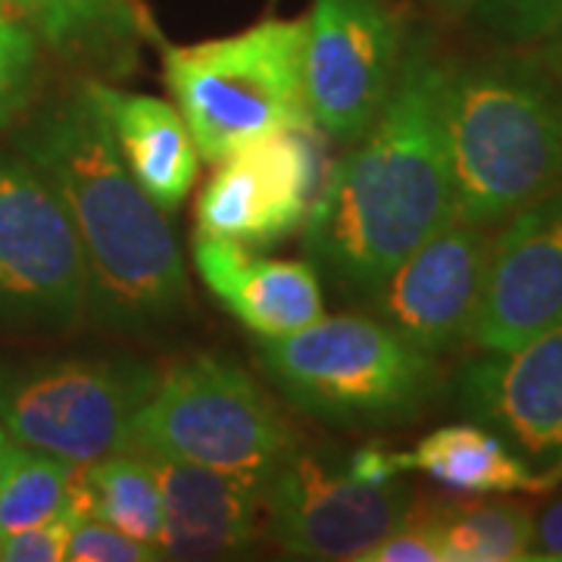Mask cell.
I'll return each instance as SVG.
<instances>
[{"label":"cell","instance_id":"cell-22","mask_svg":"<svg viewBox=\"0 0 562 562\" xmlns=\"http://www.w3.org/2000/svg\"><path fill=\"white\" fill-rule=\"evenodd\" d=\"M38 79V38L20 20L0 13V125L13 120Z\"/></svg>","mask_w":562,"mask_h":562},{"label":"cell","instance_id":"cell-9","mask_svg":"<svg viewBox=\"0 0 562 562\" xmlns=\"http://www.w3.org/2000/svg\"><path fill=\"white\" fill-rule=\"evenodd\" d=\"M413 509L403 475L372 482L347 460L294 450L262 487V519L288 557L357 560L387 538Z\"/></svg>","mask_w":562,"mask_h":562},{"label":"cell","instance_id":"cell-26","mask_svg":"<svg viewBox=\"0 0 562 562\" xmlns=\"http://www.w3.org/2000/svg\"><path fill=\"white\" fill-rule=\"evenodd\" d=\"M360 562H443L441 541L428 513L413 503L409 516L372 550H366Z\"/></svg>","mask_w":562,"mask_h":562},{"label":"cell","instance_id":"cell-21","mask_svg":"<svg viewBox=\"0 0 562 562\" xmlns=\"http://www.w3.org/2000/svg\"><path fill=\"white\" fill-rule=\"evenodd\" d=\"M79 462L25 450L0 484V535L69 516V494Z\"/></svg>","mask_w":562,"mask_h":562},{"label":"cell","instance_id":"cell-11","mask_svg":"<svg viewBox=\"0 0 562 562\" xmlns=\"http://www.w3.org/2000/svg\"><path fill=\"white\" fill-rule=\"evenodd\" d=\"M316 132V125L284 128L222 157L198 198V232L247 247L294 235L325 179Z\"/></svg>","mask_w":562,"mask_h":562},{"label":"cell","instance_id":"cell-13","mask_svg":"<svg viewBox=\"0 0 562 562\" xmlns=\"http://www.w3.org/2000/svg\"><path fill=\"white\" fill-rule=\"evenodd\" d=\"M562 322V184L494 232L469 341L513 350Z\"/></svg>","mask_w":562,"mask_h":562},{"label":"cell","instance_id":"cell-28","mask_svg":"<svg viewBox=\"0 0 562 562\" xmlns=\"http://www.w3.org/2000/svg\"><path fill=\"white\" fill-rule=\"evenodd\" d=\"M535 560H562V497L535 519Z\"/></svg>","mask_w":562,"mask_h":562},{"label":"cell","instance_id":"cell-8","mask_svg":"<svg viewBox=\"0 0 562 562\" xmlns=\"http://www.w3.org/2000/svg\"><path fill=\"white\" fill-rule=\"evenodd\" d=\"M91 313L79 232L54 181L0 150V322L72 331Z\"/></svg>","mask_w":562,"mask_h":562},{"label":"cell","instance_id":"cell-7","mask_svg":"<svg viewBox=\"0 0 562 562\" xmlns=\"http://www.w3.org/2000/svg\"><path fill=\"white\" fill-rule=\"evenodd\" d=\"M157 379L154 366L128 357L0 362V425L25 450L85 465L128 450Z\"/></svg>","mask_w":562,"mask_h":562},{"label":"cell","instance_id":"cell-18","mask_svg":"<svg viewBox=\"0 0 562 562\" xmlns=\"http://www.w3.org/2000/svg\"><path fill=\"white\" fill-rule=\"evenodd\" d=\"M394 462L403 475L425 472L428 479L469 497L519 494L538 491L543 484L541 475L484 425H443L425 435L413 450H394Z\"/></svg>","mask_w":562,"mask_h":562},{"label":"cell","instance_id":"cell-23","mask_svg":"<svg viewBox=\"0 0 562 562\" xmlns=\"http://www.w3.org/2000/svg\"><path fill=\"white\" fill-rule=\"evenodd\" d=\"M29 16L54 44H81V41L110 35L120 22L116 0H22Z\"/></svg>","mask_w":562,"mask_h":562},{"label":"cell","instance_id":"cell-17","mask_svg":"<svg viewBox=\"0 0 562 562\" xmlns=\"http://www.w3.org/2000/svg\"><path fill=\"white\" fill-rule=\"evenodd\" d=\"M85 88L98 103L125 169L144 188V194L162 213L181 210L198 181L201 154L179 106L154 94L110 88L103 81H88Z\"/></svg>","mask_w":562,"mask_h":562},{"label":"cell","instance_id":"cell-30","mask_svg":"<svg viewBox=\"0 0 562 562\" xmlns=\"http://www.w3.org/2000/svg\"><path fill=\"white\" fill-rule=\"evenodd\" d=\"M22 453V443L13 441V435L0 425V484L7 479V472L13 469V462Z\"/></svg>","mask_w":562,"mask_h":562},{"label":"cell","instance_id":"cell-5","mask_svg":"<svg viewBox=\"0 0 562 562\" xmlns=\"http://www.w3.org/2000/svg\"><path fill=\"white\" fill-rule=\"evenodd\" d=\"M303 20H266L228 38L166 47L162 76L201 160L313 125L303 98Z\"/></svg>","mask_w":562,"mask_h":562},{"label":"cell","instance_id":"cell-29","mask_svg":"<svg viewBox=\"0 0 562 562\" xmlns=\"http://www.w3.org/2000/svg\"><path fill=\"white\" fill-rule=\"evenodd\" d=\"M541 63L562 81V25L541 44Z\"/></svg>","mask_w":562,"mask_h":562},{"label":"cell","instance_id":"cell-33","mask_svg":"<svg viewBox=\"0 0 562 562\" xmlns=\"http://www.w3.org/2000/svg\"><path fill=\"white\" fill-rule=\"evenodd\" d=\"M3 3H10V0H0V10H3Z\"/></svg>","mask_w":562,"mask_h":562},{"label":"cell","instance_id":"cell-20","mask_svg":"<svg viewBox=\"0 0 562 562\" xmlns=\"http://www.w3.org/2000/svg\"><path fill=\"white\" fill-rule=\"evenodd\" d=\"M422 509L438 531L443 562L535 560V519L522 506L457 501Z\"/></svg>","mask_w":562,"mask_h":562},{"label":"cell","instance_id":"cell-19","mask_svg":"<svg viewBox=\"0 0 562 562\" xmlns=\"http://www.w3.org/2000/svg\"><path fill=\"white\" fill-rule=\"evenodd\" d=\"M69 519H101L157 547L166 509L150 462L125 450L79 465L69 494Z\"/></svg>","mask_w":562,"mask_h":562},{"label":"cell","instance_id":"cell-4","mask_svg":"<svg viewBox=\"0 0 562 562\" xmlns=\"http://www.w3.org/2000/svg\"><path fill=\"white\" fill-rule=\"evenodd\" d=\"M257 360L303 416L372 428L419 416L438 391V357L369 316H322L301 331L260 338Z\"/></svg>","mask_w":562,"mask_h":562},{"label":"cell","instance_id":"cell-15","mask_svg":"<svg viewBox=\"0 0 562 562\" xmlns=\"http://www.w3.org/2000/svg\"><path fill=\"white\" fill-rule=\"evenodd\" d=\"M162 494L157 557L160 560H225L260 535L262 487L206 465L140 453Z\"/></svg>","mask_w":562,"mask_h":562},{"label":"cell","instance_id":"cell-24","mask_svg":"<svg viewBox=\"0 0 562 562\" xmlns=\"http://www.w3.org/2000/svg\"><path fill=\"white\" fill-rule=\"evenodd\" d=\"M482 29L506 44H543L562 25V0H472Z\"/></svg>","mask_w":562,"mask_h":562},{"label":"cell","instance_id":"cell-2","mask_svg":"<svg viewBox=\"0 0 562 562\" xmlns=\"http://www.w3.org/2000/svg\"><path fill=\"white\" fill-rule=\"evenodd\" d=\"M20 150L54 181L72 216L91 279V316L128 335L181 319L191 288L169 213L125 169L88 88L44 110Z\"/></svg>","mask_w":562,"mask_h":562},{"label":"cell","instance_id":"cell-3","mask_svg":"<svg viewBox=\"0 0 562 562\" xmlns=\"http://www.w3.org/2000/svg\"><path fill=\"white\" fill-rule=\"evenodd\" d=\"M443 138L453 220L497 228L562 184V81L528 57L447 63Z\"/></svg>","mask_w":562,"mask_h":562},{"label":"cell","instance_id":"cell-32","mask_svg":"<svg viewBox=\"0 0 562 562\" xmlns=\"http://www.w3.org/2000/svg\"><path fill=\"white\" fill-rule=\"evenodd\" d=\"M0 560H3V535H0Z\"/></svg>","mask_w":562,"mask_h":562},{"label":"cell","instance_id":"cell-25","mask_svg":"<svg viewBox=\"0 0 562 562\" xmlns=\"http://www.w3.org/2000/svg\"><path fill=\"white\" fill-rule=\"evenodd\" d=\"M66 560L72 562H154L157 547L125 535L113 525L101 519H81L72 522L69 543H66Z\"/></svg>","mask_w":562,"mask_h":562},{"label":"cell","instance_id":"cell-12","mask_svg":"<svg viewBox=\"0 0 562 562\" xmlns=\"http://www.w3.org/2000/svg\"><path fill=\"white\" fill-rule=\"evenodd\" d=\"M494 228L450 220L369 294L379 319L428 357L469 341Z\"/></svg>","mask_w":562,"mask_h":562},{"label":"cell","instance_id":"cell-16","mask_svg":"<svg viewBox=\"0 0 562 562\" xmlns=\"http://www.w3.org/2000/svg\"><path fill=\"white\" fill-rule=\"evenodd\" d=\"M194 269L206 291L257 338H281L325 316L319 269L310 260H272L247 244L198 232Z\"/></svg>","mask_w":562,"mask_h":562},{"label":"cell","instance_id":"cell-31","mask_svg":"<svg viewBox=\"0 0 562 562\" xmlns=\"http://www.w3.org/2000/svg\"><path fill=\"white\" fill-rule=\"evenodd\" d=\"M438 3L447 10H469L472 7V0H438Z\"/></svg>","mask_w":562,"mask_h":562},{"label":"cell","instance_id":"cell-6","mask_svg":"<svg viewBox=\"0 0 562 562\" xmlns=\"http://www.w3.org/2000/svg\"><path fill=\"white\" fill-rule=\"evenodd\" d=\"M297 435L238 362L191 357L157 379L132 422L128 453L206 465L266 487Z\"/></svg>","mask_w":562,"mask_h":562},{"label":"cell","instance_id":"cell-10","mask_svg":"<svg viewBox=\"0 0 562 562\" xmlns=\"http://www.w3.org/2000/svg\"><path fill=\"white\" fill-rule=\"evenodd\" d=\"M303 32V98L322 135L357 140L397 81L403 25L384 0H316Z\"/></svg>","mask_w":562,"mask_h":562},{"label":"cell","instance_id":"cell-14","mask_svg":"<svg viewBox=\"0 0 562 562\" xmlns=\"http://www.w3.org/2000/svg\"><path fill=\"white\" fill-rule=\"evenodd\" d=\"M460 409L531 469L562 462V322L513 350H484L457 379Z\"/></svg>","mask_w":562,"mask_h":562},{"label":"cell","instance_id":"cell-27","mask_svg":"<svg viewBox=\"0 0 562 562\" xmlns=\"http://www.w3.org/2000/svg\"><path fill=\"white\" fill-rule=\"evenodd\" d=\"M72 519L57 516L47 522L3 535V560L7 562H60L66 560Z\"/></svg>","mask_w":562,"mask_h":562},{"label":"cell","instance_id":"cell-1","mask_svg":"<svg viewBox=\"0 0 562 562\" xmlns=\"http://www.w3.org/2000/svg\"><path fill=\"white\" fill-rule=\"evenodd\" d=\"M443 79L447 63L431 44H409L382 113L322 179L303 220V250L344 291L372 294L453 220Z\"/></svg>","mask_w":562,"mask_h":562}]
</instances>
